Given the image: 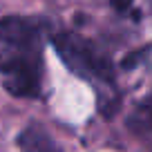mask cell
<instances>
[{
  "instance_id": "obj_1",
  "label": "cell",
  "mask_w": 152,
  "mask_h": 152,
  "mask_svg": "<svg viewBox=\"0 0 152 152\" xmlns=\"http://www.w3.org/2000/svg\"><path fill=\"white\" fill-rule=\"evenodd\" d=\"M43 27L34 18L7 16L0 20V72L5 87L18 99H36L43 81Z\"/></svg>"
},
{
  "instance_id": "obj_2",
  "label": "cell",
  "mask_w": 152,
  "mask_h": 152,
  "mask_svg": "<svg viewBox=\"0 0 152 152\" xmlns=\"http://www.w3.org/2000/svg\"><path fill=\"white\" fill-rule=\"evenodd\" d=\"M54 49L61 56V61L69 67L74 74L83 76V78H96L103 83L114 81V69L107 56L99 52L87 38L78 36L72 31H61L54 36Z\"/></svg>"
},
{
  "instance_id": "obj_3",
  "label": "cell",
  "mask_w": 152,
  "mask_h": 152,
  "mask_svg": "<svg viewBox=\"0 0 152 152\" xmlns=\"http://www.w3.org/2000/svg\"><path fill=\"white\" fill-rule=\"evenodd\" d=\"M18 145L23 152H61V148L54 143L49 132L40 125H29L18 137Z\"/></svg>"
},
{
  "instance_id": "obj_4",
  "label": "cell",
  "mask_w": 152,
  "mask_h": 152,
  "mask_svg": "<svg viewBox=\"0 0 152 152\" xmlns=\"http://www.w3.org/2000/svg\"><path fill=\"white\" fill-rule=\"evenodd\" d=\"M134 121H137V128H152V96L137 110Z\"/></svg>"
},
{
  "instance_id": "obj_5",
  "label": "cell",
  "mask_w": 152,
  "mask_h": 152,
  "mask_svg": "<svg viewBox=\"0 0 152 152\" xmlns=\"http://www.w3.org/2000/svg\"><path fill=\"white\" fill-rule=\"evenodd\" d=\"M112 7L116 11H121V14H128L132 9V0H112Z\"/></svg>"
}]
</instances>
